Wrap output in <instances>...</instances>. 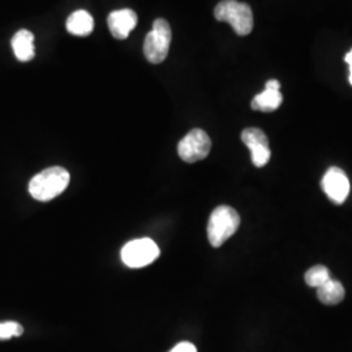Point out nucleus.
<instances>
[{"mask_svg": "<svg viewBox=\"0 0 352 352\" xmlns=\"http://www.w3.org/2000/svg\"><path fill=\"white\" fill-rule=\"evenodd\" d=\"M69 182L71 175L64 167L52 166L32 177L29 182V193L37 201H51L63 193Z\"/></svg>", "mask_w": 352, "mask_h": 352, "instance_id": "1", "label": "nucleus"}, {"mask_svg": "<svg viewBox=\"0 0 352 352\" xmlns=\"http://www.w3.org/2000/svg\"><path fill=\"white\" fill-rule=\"evenodd\" d=\"M240 226V217L231 206L222 205L215 208L208 223V239L210 244L218 248L230 239Z\"/></svg>", "mask_w": 352, "mask_h": 352, "instance_id": "2", "label": "nucleus"}, {"mask_svg": "<svg viewBox=\"0 0 352 352\" xmlns=\"http://www.w3.org/2000/svg\"><path fill=\"white\" fill-rule=\"evenodd\" d=\"M214 16L218 21L228 23L238 36H248L253 29V12L247 3L222 0L217 4Z\"/></svg>", "mask_w": 352, "mask_h": 352, "instance_id": "3", "label": "nucleus"}, {"mask_svg": "<svg viewBox=\"0 0 352 352\" xmlns=\"http://www.w3.org/2000/svg\"><path fill=\"white\" fill-rule=\"evenodd\" d=\"M171 28L164 19H157L144 42V55L151 64L164 62L171 45Z\"/></svg>", "mask_w": 352, "mask_h": 352, "instance_id": "4", "label": "nucleus"}, {"mask_svg": "<svg viewBox=\"0 0 352 352\" xmlns=\"http://www.w3.org/2000/svg\"><path fill=\"white\" fill-rule=\"evenodd\" d=\"M160 247L149 238L128 241L120 252L122 261L132 269H139L153 264L160 257Z\"/></svg>", "mask_w": 352, "mask_h": 352, "instance_id": "5", "label": "nucleus"}, {"mask_svg": "<svg viewBox=\"0 0 352 352\" xmlns=\"http://www.w3.org/2000/svg\"><path fill=\"white\" fill-rule=\"evenodd\" d=\"M210 149L212 140L208 136V133L200 128H196L180 140L177 145V154L184 162L195 164L205 160L209 155Z\"/></svg>", "mask_w": 352, "mask_h": 352, "instance_id": "6", "label": "nucleus"}, {"mask_svg": "<svg viewBox=\"0 0 352 352\" xmlns=\"http://www.w3.org/2000/svg\"><path fill=\"white\" fill-rule=\"evenodd\" d=\"M329 200L337 205H342L350 195V180L346 173L340 167H330L321 180Z\"/></svg>", "mask_w": 352, "mask_h": 352, "instance_id": "7", "label": "nucleus"}, {"mask_svg": "<svg viewBox=\"0 0 352 352\" xmlns=\"http://www.w3.org/2000/svg\"><path fill=\"white\" fill-rule=\"evenodd\" d=\"M241 140L251 151L252 164L256 167H264L270 161L272 151L269 148V140L264 131L260 128H247L241 132Z\"/></svg>", "mask_w": 352, "mask_h": 352, "instance_id": "8", "label": "nucleus"}, {"mask_svg": "<svg viewBox=\"0 0 352 352\" xmlns=\"http://www.w3.org/2000/svg\"><path fill=\"white\" fill-rule=\"evenodd\" d=\"M279 89H280V82L278 80H269L265 85L264 91H261L252 100V109L261 113L276 111L283 101V97Z\"/></svg>", "mask_w": 352, "mask_h": 352, "instance_id": "9", "label": "nucleus"}, {"mask_svg": "<svg viewBox=\"0 0 352 352\" xmlns=\"http://www.w3.org/2000/svg\"><path fill=\"white\" fill-rule=\"evenodd\" d=\"M107 25L113 38L126 39L138 25V14L132 10H118L109 14Z\"/></svg>", "mask_w": 352, "mask_h": 352, "instance_id": "10", "label": "nucleus"}, {"mask_svg": "<svg viewBox=\"0 0 352 352\" xmlns=\"http://www.w3.org/2000/svg\"><path fill=\"white\" fill-rule=\"evenodd\" d=\"M12 49L14 56L20 62H29L34 58V36L32 32L21 29L12 38Z\"/></svg>", "mask_w": 352, "mask_h": 352, "instance_id": "11", "label": "nucleus"}, {"mask_svg": "<svg viewBox=\"0 0 352 352\" xmlns=\"http://www.w3.org/2000/svg\"><path fill=\"white\" fill-rule=\"evenodd\" d=\"M65 26L71 34L78 36V37H85L93 32L94 20L90 13L84 10H78L67 19Z\"/></svg>", "mask_w": 352, "mask_h": 352, "instance_id": "12", "label": "nucleus"}, {"mask_svg": "<svg viewBox=\"0 0 352 352\" xmlns=\"http://www.w3.org/2000/svg\"><path fill=\"white\" fill-rule=\"evenodd\" d=\"M317 298L327 305H336L344 299V287L337 279H329L317 289Z\"/></svg>", "mask_w": 352, "mask_h": 352, "instance_id": "13", "label": "nucleus"}, {"mask_svg": "<svg viewBox=\"0 0 352 352\" xmlns=\"http://www.w3.org/2000/svg\"><path fill=\"white\" fill-rule=\"evenodd\" d=\"M330 272L324 265H316L305 273V282L308 286L318 289L330 279Z\"/></svg>", "mask_w": 352, "mask_h": 352, "instance_id": "14", "label": "nucleus"}, {"mask_svg": "<svg viewBox=\"0 0 352 352\" xmlns=\"http://www.w3.org/2000/svg\"><path fill=\"white\" fill-rule=\"evenodd\" d=\"M24 333V327L14 321L0 322V340H11L13 337H20Z\"/></svg>", "mask_w": 352, "mask_h": 352, "instance_id": "15", "label": "nucleus"}, {"mask_svg": "<svg viewBox=\"0 0 352 352\" xmlns=\"http://www.w3.org/2000/svg\"><path fill=\"white\" fill-rule=\"evenodd\" d=\"M168 352H197V349L190 342H180L171 351Z\"/></svg>", "mask_w": 352, "mask_h": 352, "instance_id": "16", "label": "nucleus"}, {"mask_svg": "<svg viewBox=\"0 0 352 352\" xmlns=\"http://www.w3.org/2000/svg\"><path fill=\"white\" fill-rule=\"evenodd\" d=\"M344 60L350 65V84L352 85V50L344 56Z\"/></svg>", "mask_w": 352, "mask_h": 352, "instance_id": "17", "label": "nucleus"}]
</instances>
